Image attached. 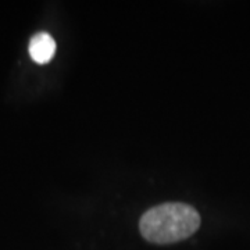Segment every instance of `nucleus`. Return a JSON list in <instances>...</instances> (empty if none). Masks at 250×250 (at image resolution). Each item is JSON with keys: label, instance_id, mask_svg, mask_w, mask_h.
I'll return each instance as SVG.
<instances>
[{"label": "nucleus", "instance_id": "nucleus-1", "mask_svg": "<svg viewBox=\"0 0 250 250\" xmlns=\"http://www.w3.org/2000/svg\"><path fill=\"white\" fill-rule=\"evenodd\" d=\"M200 227V215L185 203H164L142 215L139 231L150 243L170 245L188 239Z\"/></svg>", "mask_w": 250, "mask_h": 250}, {"label": "nucleus", "instance_id": "nucleus-2", "mask_svg": "<svg viewBox=\"0 0 250 250\" xmlns=\"http://www.w3.org/2000/svg\"><path fill=\"white\" fill-rule=\"evenodd\" d=\"M29 56L38 64L49 62L56 54V42L47 32H39L29 41Z\"/></svg>", "mask_w": 250, "mask_h": 250}]
</instances>
